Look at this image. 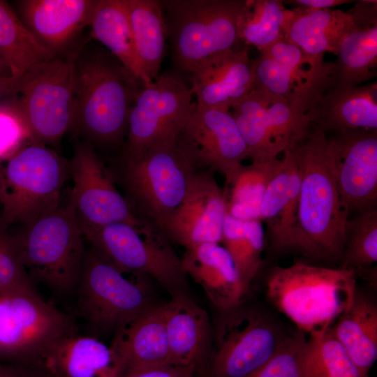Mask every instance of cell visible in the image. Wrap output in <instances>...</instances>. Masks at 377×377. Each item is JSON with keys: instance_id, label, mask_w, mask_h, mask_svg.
Instances as JSON below:
<instances>
[{"instance_id": "obj_1", "label": "cell", "mask_w": 377, "mask_h": 377, "mask_svg": "<svg viewBox=\"0 0 377 377\" xmlns=\"http://www.w3.org/2000/svg\"><path fill=\"white\" fill-rule=\"evenodd\" d=\"M300 174L297 219L285 251L306 262L328 266L339 263L345 246L348 214L332 172L327 136L311 126L294 147Z\"/></svg>"}, {"instance_id": "obj_2", "label": "cell", "mask_w": 377, "mask_h": 377, "mask_svg": "<svg viewBox=\"0 0 377 377\" xmlns=\"http://www.w3.org/2000/svg\"><path fill=\"white\" fill-rule=\"evenodd\" d=\"M73 70L71 131L94 148L119 145L126 137L130 112L143 84L109 51L86 43L75 50Z\"/></svg>"}, {"instance_id": "obj_3", "label": "cell", "mask_w": 377, "mask_h": 377, "mask_svg": "<svg viewBox=\"0 0 377 377\" xmlns=\"http://www.w3.org/2000/svg\"><path fill=\"white\" fill-rule=\"evenodd\" d=\"M357 276L339 267L295 261L274 266L266 279V296L302 332H327L351 304Z\"/></svg>"}, {"instance_id": "obj_4", "label": "cell", "mask_w": 377, "mask_h": 377, "mask_svg": "<svg viewBox=\"0 0 377 377\" xmlns=\"http://www.w3.org/2000/svg\"><path fill=\"white\" fill-rule=\"evenodd\" d=\"M196 172L176 138H170L120 160L117 177L135 214L163 234Z\"/></svg>"}, {"instance_id": "obj_5", "label": "cell", "mask_w": 377, "mask_h": 377, "mask_svg": "<svg viewBox=\"0 0 377 377\" xmlns=\"http://www.w3.org/2000/svg\"><path fill=\"white\" fill-rule=\"evenodd\" d=\"M172 60L192 75L235 49L246 0L161 1Z\"/></svg>"}, {"instance_id": "obj_6", "label": "cell", "mask_w": 377, "mask_h": 377, "mask_svg": "<svg viewBox=\"0 0 377 377\" xmlns=\"http://www.w3.org/2000/svg\"><path fill=\"white\" fill-rule=\"evenodd\" d=\"M3 189L0 230L27 226L58 208L70 177V161L39 143L24 145L1 167Z\"/></svg>"}, {"instance_id": "obj_7", "label": "cell", "mask_w": 377, "mask_h": 377, "mask_svg": "<svg viewBox=\"0 0 377 377\" xmlns=\"http://www.w3.org/2000/svg\"><path fill=\"white\" fill-rule=\"evenodd\" d=\"M31 280L61 293L78 283L85 255L84 236L70 203L11 235Z\"/></svg>"}, {"instance_id": "obj_8", "label": "cell", "mask_w": 377, "mask_h": 377, "mask_svg": "<svg viewBox=\"0 0 377 377\" xmlns=\"http://www.w3.org/2000/svg\"><path fill=\"white\" fill-rule=\"evenodd\" d=\"M219 311L202 377H245L269 360L290 334L260 306L242 304Z\"/></svg>"}, {"instance_id": "obj_9", "label": "cell", "mask_w": 377, "mask_h": 377, "mask_svg": "<svg viewBox=\"0 0 377 377\" xmlns=\"http://www.w3.org/2000/svg\"><path fill=\"white\" fill-rule=\"evenodd\" d=\"M75 50L56 55L19 77L12 95L24 119L30 141L57 144L71 131L74 112Z\"/></svg>"}, {"instance_id": "obj_10", "label": "cell", "mask_w": 377, "mask_h": 377, "mask_svg": "<svg viewBox=\"0 0 377 377\" xmlns=\"http://www.w3.org/2000/svg\"><path fill=\"white\" fill-rule=\"evenodd\" d=\"M74 327L71 317L41 298L34 286L0 290V360L38 364Z\"/></svg>"}, {"instance_id": "obj_11", "label": "cell", "mask_w": 377, "mask_h": 377, "mask_svg": "<svg viewBox=\"0 0 377 377\" xmlns=\"http://www.w3.org/2000/svg\"><path fill=\"white\" fill-rule=\"evenodd\" d=\"M82 234L124 273L150 276L170 295L187 291V275L182 259L169 239L152 226L138 228L117 222Z\"/></svg>"}, {"instance_id": "obj_12", "label": "cell", "mask_w": 377, "mask_h": 377, "mask_svg": "<svg viewBox=\"0 0 377 377\" xmlns=\"http://www.w3.org/2000/svg\"><path fill=\"white\" fill-rule=\"evenodd\" d=\"M91 246L86 251L77 289L80 313L99 332L114 333L154 305L148 286L133 281Z\"/></svg>"}, {"instance_id": "obj_13", "label": "cell", "mask_w": 377, "mask_h": 377, "mask_svg": "<svg viewBox=\"0 0 377 377\" xmlns=\"http://www.w3.org/2000/svg\"><path fill=\"white\" fill-rule=\"evenodd\" d=\"M230 111L252 161L278 158L303 139L311 126L307 116L286 98L254 88Z\"/></svg>"}, {"instance_id": "obj_14", "label": "cell", "mask_w": 377, "mask_h": 377, "mask_svg": "<svg viewBox=\"0 0 377 377\" xmlns=\"http://www.w3.org/2000/svg\"><path fill=\"white\" fill-rule=\"evenodd\" d=\"M183 80L175 74L159 77L144 87L131 108L121 161L131 159L152 145L176 138L195 102Z\"/></svg>"}, {"instance_id": "obj_15", "label": "cell", "mask_w": 377, "mask_h": 377, "mask_svg": "<svg viewBox=\"0 0 377 377\" xmlns=\"http://www.w3.org/2000/svg\"><path fill=\"white\" fill-rule=\"evenodd\" d=\"M73 181L70 205L82 232L117 222L138 228L149 224L138 218L117 189L114 180L95 148L82 141L75 146L70 161Z\"/></svg>"}, {"instance_id": "obj_16", "label": "cell", "mask_w": 377, "mask_h": 377, "mask_svg": "<svg viewBox=\"0 0 377 377\" xmlns=\"http://www.w3.org/2000/svg\"><path fill=\"white\" fill-rule=\"evenodd\" d=\"M176 142L197 170L218 172L230 186L244 166L247 148L230 110L195 103Z\"/></svg>"}, {"instance_id": "obj_17", "label": "cell", "mask_w": 377, "mask_h": 377, "mask_svg": "<svg viewBox=\"0 0 377 377\" xmlns=\"http://www.w3.org/2000/svg\"><path fill=\"white\" fill-rule=\"evenodd\" d=\"M327 137L330 167L349 214L374 209L377 200V131H342Z\"/></svg>"}, {"instance_id": "obj_18", "label": "cell", "mask_w": 377, "mask_h": 377, "mask_svg": "<svg viewBox=\"0 0 377 377\" xmlns=\"http://www.w3.org/2000/svg\"><path fill=\"white\" fill-rule=\"evenodd\" d=\"M330 63L312 83L303 111L311 126L321 130L377 131V83L343 86L329 76Z\"/></svg>"}, {"instance_id": "obj_19", "label": "cell", "mask_w": 377, "mask_h": 377, "mask_svg": "<svg viewBox=\"0 0 377 377\" xmlns=\"http://www.w3.org/2000/svg\"><path fill=\"white\" fill-rule=\"evenodd\" d=\"M226 202V193L219 186L213 172L197 170L164 235L186 249L221 242Z\"/></svg>"}, {"instance_id": "obj_20", "label": "cell", "mask_w": 377, "mask_h": 377, "mask_svg": "<svg viewBox=\"0 0 377 377\" xmlns=\"http://www.w3.org/2000/svg\"><path fill=\"white\" fill-rule=\"evenodd\" d=\"M163 313L171 364L191 368L202 376L213 341L208 313L187 291L171 295L170 300L163 304Z\"/></svg>"}, {"instance_id": "obj_21", "label": "cell", "mask_w": 377, "mask_h": 377, "mask_svg": "<svg viewBox=\"0 0 377 377\" xmlns=\"http://www.w3.org/2000/svg\"><path fill=\"white\" fill-rule=\"evenodd\" d=\"M98 0L17 1L19 17L55 55L64 51L89 27Z\"/></svg>"}, {"instance_id": "obj_22", "label": "cell", "mask_w": 377, "mask_h": 377, "mask_svg": "<svg viewBox=\"0 0 377 377\" xmlns=\"http://www.w3.org/2000/svg\"><path fill=\"white\" fill-rule=\"evenodd\" d=\"M110 347L119 377L136 369L172 364L163 304H154L119 327Z\"/></svg>"}, {"instance_id": "obj_23", "label": "cell", "mask_w": 377, "mask_h": 377, "mask_svg": "<svg viewBox=\"0 0 377 377\" xmlns=\"http://www.w3.org/2000/svg\"><path fill=\"white\" fill-rule=\"evenodd\" d=\"M353 23L341 41L330 63L331 80L343 86H357L376 75L377 1H360L350 10Z\"/></svg>"}, {"instance_id": "obj_24", "label": "cell", "mask_w": 377, "mask_h": 377, "mask_svg": "<svg viewBox=\"0 0 377 377\" xmlns=\"http://www.w3.org/2000/svg\"><path fill=\"white\" fill-rule=\"evenodd\" d=\"M191 90L198 105L230 110L253 89L247 48L232 50L207 62L192 75Z\"/></svg>"}, {"instance_id": "obj_25", "label": "cell", "mask_w": 377, "mask_h": 377, "mask_svg": "<svg viewBox=\"0 0 377 377\" xmlns=\"http://www.w3.org/2000/svg\"><path fill=\"white\" fill-rule=\"evenodd\" d=\"M182 262L186 275L201 286L219 310L243 304L246 294L234 262L224 246L210 242L186 249Z\"/></svg>"}, {"instance_id": "obj_26", "label": "cell", "mask_w": 377, "mask_h": 377, "mask_svg": "<svg viewBox=\"0 0 377 377\" xmlns=\"http://www.w3.org/2000/svg\"><path fill=\"white\" fill-rule=\"evenodd\" d=\"M265 190L260 219L269 232L273 251L285 252L294 230L300 191V174L293 148L283 152Z\"/></svg>"}, {"instance_id": "obj_27", "label": "cell", "mask_w": 377, "mask_h": 377, "mask_svg": "<svg viewBox=\"0 0 377 377\" xmlns=\"http://www.w3.org/2000/svg\"><path fill=\"white\" fill-rule=\"evenodd\" d=\"M353 23L350 10L339 9H286L283 39L306 54L323 58L325 52L336 54L338 47Z\"/></svg>"}, {"instance_id": "obj_28", "label": "cell", "mask_w": 377, "mask_h": 377, "mask_svg": "<svg viewBox=\"0 0 377 377\" xmlns=\"http://www.w3.org/2000/svg\"><path fill=\"white\" fill-rule=\"evenodd\" d=\"M343 346L362 377L377 359V304L367 292L356 288L350 306L329 329Z\"/></svg>"}, {"instance_id": "obj_29", "label": "cell", "mask_w": 377, "mask_h": 377, "mask_svg": "<svg viewBox=\"0 0 377 377\" xmlns=\"http://www.w3.org/2000/svg\"><path fill=\"white\" fill-rule=\"evenodd\" d=\"M40 366L61 377H119L110 346L91 336L74 334L55 343Z\"/></svg>"}, {"instance_id": "obj_30", "label": "cell", "mask_w": 377, "mask_h": 377, "mask_svg": "<svg viewBox=\"0 0 377 377\" xmlns=\"http://www.w3.org/2000/svg\"><path fill=\"white\" fill-rule=\"evenodd\" d=\"M89 27V40L105 46L143 87L153 82L145 76L137 56L127 0H98Z\"/></svg>"}, {"instance_id": "obj_31", "label": "cell", "mask_w": 377, "mask_h": 377, "mask_svg": "<svg viewBox=\"0 0 377 377\" xmlns=\"http://www.w3.org/2000/svg\"><path fill=\"white\" fill-rule=\"evenodd\" d=\"M137 56L145 76L159 77L167 39L161 1L127 0Z\"/></svg>"}, {"instance_id": "obj_32", "label": "cell", "mask_w": 377, "mask_h": 377, "mask_svg": "<svg viewBox=\"0 0 377 377\" xmlns=\"http://www.w3.org/2000/svg\"><path fill=\"white\" fill-rule=\"evenodd\" d=\"M0 56L14 77H20L35 66L56 56L36 39L12 8L1 0Z\"/></svg>"}, {"instance_id": "obj_33", "label": "cell", "mask_w": 377, "mask_h": 377, "mask_svg": "<svg viewBox=\"0 0 377 377\" xmlns=\"http://www.w3.org/2000/svg\"><path fill=\"white\" fill-rule=\"evenodd\" d=\"M377 211L376 209L360 214L347 221L345 246L339 267L350 269L356 276L376 286Z\"/></svg>"}, {"instance_id": "obj_34", "label": "cell", "mask_w": 377, "mask_h": 377, "mask_svg": "<svg viewBox=\"0 0 377 377\" xmlns=\"http://www.w3.org/2000/svg\"><path fill=\"white\" fill-rule=\"evenodd\" d=\"M324 64L314 68L295 70L260 52L258 58L251 60L253 88L282 96L298 108L303 96L322 71Z\"/></svg>"}, {"instance_id": "obj_35", "label": "cell", "mask_w": 377, "mask_h": 377, "mask_svg": "<svg viewBox=\"0 0 377 377\" xmlns=\"http://www.w3.org/2000/svg\"><path fill=\"white\" fill-rule=\"evenodd\" d=\"M300 377H362L343 346L330 334L315 333L306 339Z\"/></svg>"}, {"instance_id": "obj_36", "label": "cell", "mask_w": 377, "mask_h": 377, "mask_svg": "<svg viewBox=\"0 0 377 377\" xmlns=\"http://www.w3.org/2000/svg\"><path fill=\"white\" fill-rule=\"evenodd\" d=\"M279 159L253 161L243 166L230 185L231 196L226 212L242 220L260 219V205L265 190Z\"/></svg>"}, {"instance_id": "obj_37", "label": "cell", "mask_w": 377, "mask_h": 377, "mask_svg": "<svg viewBox=\"0 0 377 377\" xmlns=\"http://www.w3.org/2000/svg\"><path fill=\"white\" fill-rule=\"evenodd\" d=\"M283 1L246 0L239 22V38L261 50L283 38Z\"/></svg>"}, {"instance_id": "obj_38", "label": "cell", "mask_w": 377, "mask_h": 377, "mask_svg": "<svg viewBox=\"0 0 377 377\" xmlns=\"http://www.w3.org/2000/svg\"><path fill=\"white\" fill-rule=\"evenodd\" d=\"M306 341L300 330L290 334L269 360L245 377H300Z\"/></svg>"}, {"instance_id": "obj_39", "label": "cell", "mask_w": 377, "mask_h": 377, "mask_svg": "<svg viewBox=\"0 0 377 377\" xmlns=\"http://www.w3.org/2000/svg\"><path fill=\"white\" fill-rule=\"evenodd\" d=\"M27 141L29 132L15 101L0 103V161L9 159Z\"/></svg>"}, {"instance_id": "obj_40", "label": "cell", "mask_w": 377, "mask_h": 377, "mask_svg": "<svg viewBox=\"0 0 377 377\" xmlns=\"http://www.w3.org/2000/svg\"><path fill=\"white\" fill-rule=\"evenodd\" d=\"M34 286L23 266L12 235L0 230V290Z\"/></svg>"}, {"instance_id": "obj_41", "label": "cell", "mask_w": 377, "mask_h": 377, "mask_svg": "<svg viewBox=\"0 0 377 377\" xmlns=\"http://www.w3.org/2000/svg\"><path fill=\"white\" fill-rule=\"evenodd\" d=\"M120 377H195V372L188 367L164 364L133 369Z\"/></svg>"}, {"instance_id": "obj_42", "label": "cell", "mask_w": 377, "mask_h": 377, "mask_svg": "<svg viewBox=\"0 0 377 377\" xmlns=\"http://www.w3.org/2000/svg\"><path fill=\"white\" fill-rule=\"evenodd\" d=\"M0 377H48V375L40 365L0 360Z\"/></svg>"}, {"instance_id": "obj_43", "label": "cell", "mask_w": 377, "mask_h": 377, "mask_svg": "<svg viewBox=\"0 0 377 377\" xmlns=\"http://www.w3.org/2000/svg\"><path fill=\"white\" fill-rule=\"evenodd\" d=\"M310 9H328L341 4L350 3L347 0H295L290 1Z\"/></svg>"}, {"instance_id": "obj_44", "label": "cell", "mask_w": 377, "mask_h": 377, "mask_svg": "<svg viewBox=\"0 0 377 377\" xmlns=\"http://www.w3.org/2000/svg\"><path fill=\"white\" fill-rule=\"evenodd\" d=\"M19 77H0V99L12 95L18 84Z\"/></svg>"}, {"instance_id": "obj_45", "label": "cell", "mask_w": 377, "mask_h": 377, "mask_svg": "<svg viewBox=\"0 0 377 377\" xmlns=\"http://www.w3.org/2000/svg\"><path fill=\"white\" fill-rule=\"evenodd\" d=\"M11 76L10 69L0 56V77H7Z\"/></svg>"}, {"instance_id": "obj_46", "label": "cell", "mask_w": 377, "mask_h": 377, "mask_svg": "<svg viewBox=\"0 0 377 377\" xmlns=\"http://www.w3.org/2000/svg\"><path fill=\"white\" fill-rule=\"evenodd\" d=\"M3 189V173H2V168L1 167H0V205L2 200Z\"/></svg>"}, {"instance_id": "obj_47", "label": "cell", "mask_w": 377, "mask_h": 377, "mask_svg": "<svg viewBox=\"0 0 377 377\" xmlns=\"http://www.w3.org/2000/svg\"><path fill=\"white\" fill-rule=\"evenodd\" d=\"M48 375V377H61V376H54V375Z\"/></svg>"}]
</instances>
